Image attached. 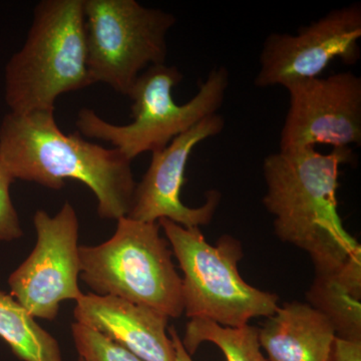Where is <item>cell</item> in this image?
<instances>
[{
	"mask_svg": "<svg viewBox=\"0 0 361 361\" xmlns=\"http://www.w3.org/2000/svg\"><path fill=\"white\" fill-rule=\"evenodd\" d=\"M54 111L9 113L0 123V161L14 179L63 189L66 179L84 183L96 195L97 215L118 220L129 215L137 182L132 161L116 149L66 135Z\"/></svg>",
	"mask_w": 361,
	"mask_h": 361,
	"instance_id": "1",
	"label": "cell"
},
{
	"mask_svg": "<svg viewBox=\"0 0 361 361\" xmlns=\"http://www.w3.org/2000/svg\"><path fill=\"white\" fill-rule=\"evenodd\" d=\"M355 159L351 148L322 154L307 147L271 154L263 163L267 186L263 204L274 217L275 234L307 252L315 273L338 269L361 253L337 212L341 167Z\"/></svg>",
	"mask_w": 361,
	"mask_h": 361,
	"instance_id": "2",
	"label": "cell"
},
{
	"mask_svg": "<svg viewBox=\"0 0 361 361\" xmlns=\"http://www.w3.org/2000/svg\"><path fill=\"white\" fill-rule=\"evenodd\" d=\"M94 85L87 68L84 0H42L25 44L6 68L11 113L54 111L61 94Z\"/></svg>",
	"mask_w": 361,
	"mask_h": 361,
	"instance_id": "3",
	"label": "cell"
},
{
	"mask_svg": "<svg viewBox=\"0 0 361 361\" xmlns=\"http://www.w3.org/2000/svg\"><path fill=\"white\" fill-rule=\"evenodd\" d=\"M229 78L224 66L213 68L196 96L186 104H178L173 89L183 80L179 68L166 63L149 66L135 80L128 96L133 101L132 123L114 125L92 109L84 108L75 123L78 133L110 142L133 161L141 154L166 148L178 135L217 114L229 87Z\"/></svg>",
	"mask_w": 361,
	"mask_h": 361,
	"instance_id": "4",
	"label": "cell"
},
{
	"mask_svg": "<svg viewBox=\"0 0 361 361\" xmlns=\"http://www.w3.org/2000/svg\"><path fill=\"white\" fill-rule=\"evenodd\" d=\"M115 234L96 246H80V277L99 296L146 306L169 318L184 313L182 278L159 222L123 217Z\"/></svg>",
	"mask_w": 361,
	"mask_h": 361,
	"instance_id": "5",
	"label": "cell"
},
{
	"mask_svg": "<svg viewBox=\"0 0 361 361\" xmlns=\"http://www.w3.org/2000/svg\"><path fill=\"white\" fill-rule=\"evenodd\" d=\"M158 222L184 274V312L190 319L205 318L222 326L239 327L277 310L276 294L259 290L240 275L244 253L239 240L224 235L211 245L199 228L187 229L168 219Z\"/></svg>",
	"mask_w": 361,
	"mask_h": 361,
	"instance_id": "6",
	"label": "cell"
},
{
	"mask_svg": "<svg viewBox=\"0 0 361 361\" xmlns=\"http://www.w3.org/2000/svg\"><path fill=\"white\" fill-rule=\"evenodd\" d=\"M87 68L94 84L104 82L129 96L152 66L164 65L172 13L135 0H84Z\"/></svg>",
	"mask_w": 361,
	"mask_h": 361,
	"instance_id": "7",
	"label": "cell"
},
{
	"mask_svg": "<svg viewBox=\"0 0 361 361\" xmlns=\"http://www.w3.org/2000/svg\"><path fill=\"white\" fill-rule=\"evenodd\" d=\"M37 241L27 259L8 279L11 296L33 318L54 320L61 304L75 302L84 294L78 287L80 274L78 218L66 201L51 217L44 210L33 216Z\"/></svg>",
	"mask_w": 361,
	"mask_h": 361,
	"instance_id": "8",
	"label": "cell"
},
{
	"mask_svg": "<svg viewBox=\"0 0 361 361\" xmlns=\"http://www.w3.org/2000/svg\"><path fill=\"white\" fill-rule=\"evenodd\" d=\"M360 39V4L334 9L299 27L297 35L271 33L263 44L254 84L264 89L318 78L336 59L355 65L361 56Z\"/></svg>",
	"mask_w": 361,
	"mask_h": 361,
	"instance_id": "9",
	"label": "cell"
},
{
	"mask_svg": "<svg viewBox=\"0 0 361 361\" xmlns=\"http://www.w3.org/2000/svg\"><path fill=\"white\" fill-rule=\"evenodd\" d=\"M289 110L280 151L329 145L334 149L361 145V78L351 71L285 85Z\"/></svg>",
	"mask_w": 361,
	"mask_h": 361,
	"instance_id": "10",
	"label": "cell"
},
{
	"mask_svg": "<svg viewBox=\"0 0 361 361\" xmlns=\"http://www.w3.org/2000/svg\"><path fill=\"white\" fill-rule=\"evenodd\" d=\"M224 127V118L214 114L178 135L166 148L153 152L146 174L141 182L137 183L132 209L127 217L142 222L168 219L187 229L208 225L219 206V192H207L204 205L190 208L180 201V190L185 182L187 163L195 147L221 134Z\"/></svg>",
	"mask_w": 361,
	"mask_h": 361,
	"instance_id": "11",
	"label": "cell"
},
{
	"mask_svg": "<svg viewBox=\"0 0 361 361\" xmlns=\"http://www.w3.org/2000/svg\"><path fill=\"white\" fill-rule=\"evenodd\" d=\"M80 324L99 332L144 361H176L168 316L114 296L84 294L73 310Z\"/></svg>",
	"mask_w": 361,
	"mask_h": 361,
	"instance_id": "12",
	"label": "cell"
},
{
	"mask_svg": "<svg viewBox=\"0 0 361 361\" xmlns=\"http://www.w3.org/2000/svg\"><path fill=\"white\" fill-rule=\"evenodd\" d=\"M336 331L308 303L278 306L259 329V341L269 361H329Z\"/></svg>",
	"mask_w": 361,
	"mask_h": 361,
	"instance_id": "13",
	"label": "cell"
},
{
	"mask_svg": "<svg viewBox=\"0 0 361 361\" xmlns=\"http://www.w3.org/2000/svg\"><path fill=\"white\" fill-rule=\"evenodd\" d=\"M306 298L327 318L337 337L361 341V253L338 269L316 272Z\"/></svg>",
	"mask_w": 361,
	"mask_h": 361,
	"instance_id": "14",
	"label": "cell"
},
{
	"mask_svg": "<svg viewBox=\"0 0 361 361\" xmlns=\"http://www.w3.org/2000/svg\"><path fill=\"white\" fill-rule=\"evenodd\" d=\"M0 337L23 361H63L61 346L13 296L0 290Z\"/></svg>",
	"mask_w": 361,
	"mask_h": 361,
	"instance_id": "15",
	"label": "cell"
},
{
	"mask_svg": "<svg viewBox=\"0 0 361 361\" xmlns=\"http://www.w3.org/2000/svg\"><path fill=\"white\" fill-rule=\"evenodd\" d=\"M203 342L216 344L227 361H269L261 353L258 327L249 324L228 327L205 318L190 319L183 346L192 356Z\"/></svg>",
	"mask_w": 361,
	"mask_h": 361,
	"instance_id": "16",
	"label": "cell"
},
{
	"mask_svg": "<svg viewBox=\"0 0 361 361\" xmlns=\"http://www.w3.org/2000/svg\"><path fill=\"white\" fill-rule=\"evenodd\" d=\"M73 342L85 361H144L99 332L75 322L71 325Z\"/></svg>",
	"mask_w": 361,
	"mask_h": 361,
	"instance_id": "17",
	"label": "cell"
},
{
	"mask_svg": "<svg viewBox=\"0 0 361 361\" xmlns=\"http://www.w3.org/2000/svg\"><path fill=\"white\" fill-rule=\"evenodd\" d=\"M14 180L0 161V241H11L23 236L20 218L9 193Z\"/></svg>",
	"mask_w": 361,
	"mask_h": 361,
	"instance_id": "18",
	"label": "cell"
},
{
	"mask_svg": "<svg viewBox=\"0 0 361 361\" xmlns=\"http://www.w3.org/2000/svg\"><path fill=\"white\" fill-rule=\"evenodd\" d=\"M329 361H361V341L336 337Z\"/></svg>",
	"mask_w": 361,
	"mask_h": 361,
	"instance_id": "19",
	"label": "cell"
},
{
	"mask_svg": "<svg viewBox=\"0 0 361 361\" xmlns=\"http://www.w3.org/2000/svg\"><path fill=\"white\" fill-rule=\"evenodd\" d=\"M168 334L174 343L176 350V361H193L192 356L187 353L182 343V339L178 334L174 326L168 327Z\"/></svg>",
	"mask_w": 361,
	"mask_h": 361,
	"instance_id": "20",
	"label": "cell"
},
{
	"mask_svg": "<svg viewBox=\"0 0 361 361\" xmlns=\"http://www.w3.org/2000/svg\"><path fill=\"white\" fill-rule=\"evenodd\" d=\"M78 361H85L84 360H82V358H78Z\"/></svg>",
	"mask_w": 361,
	"mask_h": 361,
	"instance_id": "21",
	"label": "cell"
}]
</instances>
